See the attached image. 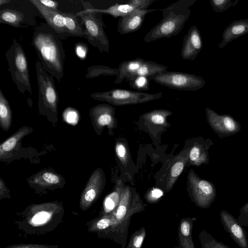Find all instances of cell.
<instances>
[{"label": "cell", "instance_id": "42", "mask_svg": "<svg viewBox=\"0 0 248 248\" xmlns=\"http://www.w3.org/2000/svg\"><path fill=\"white\" fill-rule=\"evenodd\" d=\"M65 120L69 123H74L76 122L78 119L77 112L70 108L65 110L64 113Z\"/></svg>", "mask_w": 248, "mask_h": 248}, {"label": "cell", "instance_id": "14", "mask_svg": "<svg viewBox=\"0 0 248 248\" xmlns=\"http://www.w3.org/2000/svg\"><path fill=\"white\" fill-rule=\"evenodd\" d=\"M220 219L224 229L231 239L240 248H248V239L246 232L232 215L223 210L219 213Z\"/></svg>", "mask_w": 248, "mask_h": 248}, {"label": "cell", "instance_id": "46", "mask_svg": "<svg viewBox=\"0 0 248 248\" xmlns=\"http://www.w3.org/2000/svg\"><path fill=\"white\" fill-rule=\"evenodd\" d=\"M10 0H0V5L7 4L10 2Z\"/></svg>", "mask_w": 248, "mask_h": 248}, {"label": "cell", "instance_id": "27", "mask_svg": "<svg viewBox=\"0 0 248 248\" xmlns=\"http://www.w3.org/2000/svg\"><path fill=\"white\" fill-rule=\"evenodd\" d=\"M61 181L62 177L56 173L42 171L36 174L31 180V183L43 187H50L60 184Z\"/></svg>", "mask_w": 248, "mask_h": 248}, {"label": "cell", "instance_id": "2", "mask_svg": "<svg viewBox=\"0 0 248 248\" xmlns=\"http://www.w3.org/2000/svg\"><path fill=\"white\" fill-rule=\"evenodd\" d=\"M63 214V206L58 202L32 204L20 214L16 223L26 233L43 234L54 229L61 221Z\"/></svg>", "mask_w": 248, "mask_h": 248}, {"label": "cell", "instance_id": "35", "mask_svg": "<svg viewBox=\"0 0 248 248\" xmlns=\"http://www.w3.org/2000/svg\"><path fill=\"white\" fill-rule=\"evenodd\" d=\"M237 2L238 0L232 2L231 0H210V4L215 12L223 13L235 5Z\"/></svg>", "mask_w": 248, "mask_h": 248}, {"label": "cell", "instance_id": "21", "mask_svg": "<svg viewBox=\"0 0 248 248\" xmlns=\"http://www.w3.org/2000/svg\"><path fill=\"white\" fill-rule=\"evenodd\" d=\"M172 112L165 109H156L141 115L140 120L150 125H159L165 127L170 126L167 118L171 115Z\"/></svg>", "mask_w": 248, "mask_h": 248}, {"label": "cell", "instance_id": "31", "mask_svg": "<svg viewBox=\"0 0 248 248\" xmlns=\"http://www.w3.org/2000/svg\"><path fill=\"white\" fill-rule=\"evenodd\" d=\"M113 220L111 214L104 215L87 223L90 232H99L112 226Z\"/></svg>", "mask_w": 248, "mask_h": 248}, {"label": "cell", "instance_id": "38", "mask_svg": "<svg viewBox=\"0 0 248 248\" xmlns=\"http://www.w3.org/2000/svg\"><path fill=\"white\" fill-rule=\"evenodd\" d=\"M58 245L18 244L8 246L5 248H58Z\"/></svg>", "mask_w": 248, "mask_h": 248}, {"label": "cell", "instance_id": "6", "mask_svg": "<svg viewBox=\"0 0 248 248\" xmlns=\"http://www.w3.org/2000/svg\"><path fill=\"white\" fill-rule=\"evenodd\" d=\"M38 90V106L43 111L56 114L59 103V94L55 86L53 77L43 68L40 62L35 63Z\"/></svg>", "mask_w": 248, "mask_h": 248}, {"label": "cell", "instance_id": "45", "mask_svg": "<svg viewBox=\"0 0 248 248\" xmlns=\"http://www.w3.org/2000/svg\"><path fill=\"white\" fill-rule=\"evenodd\" d=\"M0 180V199L1 200L5 198V194L8 193V189L3 180L1 178Z\"/></svg>", "mask_w": 248, "mask_h": 248}, {"label": "cell", "instance_id": "30", "mask_svg": "<svg viewBox=\"0 0 248 248\" xmlns=\"http://www.w3.org/2000/svg\"><path fill=\"white\" fill-rule=\"evenodd\" d=\"M193 219H185L181 222L179 238L183 248H195L191 231Z\"/></svg>", "mask_w": 248, "mask_h": 248}, {"label": "cell", "instance_id": "29", "mask_svg": "<svg viewBox=\"0 0 248 248\" xmlns=\"http://www.w3.org/2000/svg\"><path fill=\"white\" fill-rule=\"evenodd\" d=\"M12 113L8 101L0 89V124L1 128L6 131L11 127Z\"/></svg>", "mask_w": 248, "mask_h": 248}, {"label": "cell", "instance_id": "18", "mask_svg": "<svg viewBox=\"0 0 248 248\" xmlns=\"http://www.w3.org/2000/svg\"><path fill=\"white\" fill-rule=\"evenodd\" d=\"M207 120L211 126L217 132L232 134L237 132L238 125L236 121L228 115H219L210 108L205 109Z\"/></svg>", "mask_w": 248, "mask_h": 248}, {"label": "cell", "instance_id": "37", "mask_svg": "<svg viewBox=\"0 0 248 248\" xmlns=\"http://www.w3.org/2000/svg\"><path fill=\"white\" fill-rule=\"evenodd\" d=\"M146 232L144 228L136 232L129 242L127 248H140L145 237Z\"/></svg>", "mask_w": 248, "mask_h": 248}, {"label": "cell", "instance_id": "17", "mask_svg": "<svg viewBox=\"0 0 248 248\" xmlns=\"http://www.w3.org/2000/svg\"><path fill=\"white\" fill-rule=\"evenodd\" d=\"M156 10H137L125 16L120 18L117 25L118 32L124 35L137 31L141 28L146 14Z\"/></svg>", "mask_w": 248, "mask_h": 248}, {"label": "cell", "instance_id": "26", "mask_svg": "<svg viewBox=\"0 0 248 248\" xmlns=\"http://www.w3.org/2000/svg\"><path fill=\"white\" fill-rule=\"evenodd\" d=\"M32 131V129L30 127L23 126L3 142L0 145V157H2L6 153L12 151L18 142Z\"/></svg>", "mask_w": 248, "mask_h": 248}, {"label": "cell", "instance_id": "8", "mask_svg": "<svg viewBox=\"0 0 248 248\" xmlns=\"http://www.w3.org/2000/svg\"><path fill=\"white\" fill-rule=\"evenodd\" d=\"M81 19L84 28L85 38L90 45L96 47L100 52H109V42L105 31V25L103 21L102 14L96 13L77 15Z\"/></svg>", "mask_w": 248, "mask_h": 248}, {"label": "cell", "instance_id": "40", "mask_svg": "<svg viewBox=\"0 0 248 248\" xmlns=\"http://www.w3.org/2000/svg\"><path fill=\"white\" fill-rule=\"evenodd\" d=\"M156 0H129L127 3L136 7L138 10H144L148 8Z\"/></svg>", "mask_w": 248, "mask_h": 248}, {"label": "cell", "instance_id": "10", "mask_svg": "<svg viewBox=\"0 0 248 248\" xmlns=\"http://www.w3.org/2000/svg\"><path fill=\"white\" fill-rule=\"evenodd\" d=\"M186 190L191 199L202 208L209 207L216 195L213 185L208 181L201 179L192 169L187 176Z\"/></svg>", "mask_w": 248, "mask_h": 248}, {"label": "cell", "instance_id": "7", "mask_svg": "<svg viewBox=\"0 0 248 248\" xmlns=\"http://www.w3.org/2000/svg\"><path fill=\"white\" fill-rule=\"evenodd\" d=\"M189 145L168 159L155 175L156 186L166 192L170 191L187 165Z\"/></svg>", "mask_w": 248, "mask_h": 248}, {"label": "cell", "instance_id": "36", "mask_svg": "<svg viewBox=\"0 0 248 248\" xmlns=\"http://www.w3.org/2000/svg\"><path fill=\"white\" fill-rule=\"evenodd\" d=\"M129 84L139 91H148L149 88L148 78L143 76L135 77L129 81Z\"/></svg>", "mask_w": 248, "mask_h": 248}, {"label": "cell", "instance_id": "13", "mask_svg": "<svg viewBox=\"0 0 248 248\" xmlns=\"http://www.w3.org/2000/svg\"><path fill=\"white\" fill-rule=\"evenodd\" d=\"M90 115L96 133L101 135L105 127L109 130L117 126L115 108L108 103L97 105L90 110Z\"/></svg>", "mask_w": 248, "mask_h": 248}, {"label": "cell", "instance_id": "44", "mask_svg": "<svg viewBox=\"0 0 248 248\" xmlns=\"http://www.w3.org/2000/svg\"><path fill=\"white\" fill-rule=\"evenodd\" d=\"M42 5L55 11H58L59 3L51 0H38Z\"/></svg>", "mask_w": 248, "mask_h": 248}, {"label": "cell", "instance_id": "23", "mask_svg": "<svg viewBox=\"0 0 248 248\" xmlns=\"http://www.w3.org/2000/svg\"><path fill=\"white\" fill-rule=\"evenodd\" d=\"M168 67L163 64L155 62L144 60L141 65L136 72L126 79L129 81L135 77L143 76L151 78L159 74L167 71Z\"/></svg>", "mask_w": 248, "mask_h": 248}, {"label": "cell", "instance_id": "24", "mask_svg": "<svg viewBox=\"0 0 248 248\" xmlns=\"http://www.w3.org/2000/svg\"><path fill=\"white\" fill-rule=\"evenodd\" d=\"M189 146L187 165L199 166L205 163L207 159V155L203 143L196 140Z\"/></svg>", "mask_w": 248, "mask_h": 248}, {"label": "cell", "instance_id": "43", "mask_svg": "<svg viewBox=\"0 0 248 248\" xmlns=\"http://www.w3.org/2000/svg\"><path fill=\"white\" fill-rule=\"evenodd\" d=\"M87 45L83 43H77L76 45L77 55L80 59H85L87 52Z\"/></svg>", "mask_w": 248, "mask_h": 248}, {"label": "cell", "instance_id": "15", "mask_svg": "<svg viewBox=\"0 0 248 248\" xmlns=\"http://www.w3.org/2000/svg\"><path fill=\"white\" fill-rule=\"evenodd\" d=\"M30 1L36 7L46 23L61 39H66L69 37L65 29L64 17L61 11H55L45 7L38 0H30Z\"/></svg>", "mask_w": 248, "mask_h": 248}, {"label": "cell", "instance_id": "20", "mask_svg": "<svg viewBox=\"0 0 248 248\" xmlns=\"http://www.w3.org/2000/svg\"><path fill=\"white\" fill-rule=\"evenodd\" d=\"M145 60L137 58L128 61H123L120 63L114 84H120L124 79H128L139 69Z\"/></svg>", "mask_w": 248, "mask_h": 248}, {"label": "cell", "instance_id": "34", "mask_svg": "<svg viewBox=\"0 0 248 248\" xmlns=\"http://www.w3.org/2000/svg\"><path fill=\"white\" fill-rule=\"evenodd\" d=\"M116 154L121 163L124 166L127 164L129 159V151L125 141H117L115 144Z\"/></svg>", "mask_w": 248, "mask_h": 248}, {"label": "cell", "instance_id": "3", "mask_svg": "<svg viewBox=\"0 0 248 248\" xmlns=\"http://www.w3.org/2000/svg\"><path fill=\"white\" fill-rule=\"evenodd\" d=\"M197 0H179L162 9L163 18L145 35L144 40L150 43L177 35L184 27L191 13L190 7Z\"/></svg>", "mask_w": 248, "mask_h": 248}, {"label": "cell", "instance_id": "22", "mask_svg": "<svg viewBox=\"0 0 248 248\" xmlns=\"http://www.w3.org/2000/svg\"><path fill=\"white\" fill-rule=\"evenodd\" d=\"M125 185L121 179H118L112 191L105 198L103 202L104 215H108L117 207L122 193Z\"/></svg>", "mask_w": 248, "mask_h": 248}, {"label": "cell", "instance_id": "16", "mask_svg": "<svg viewBox=\"0 0 248 248\" xmlns=\"http://www.w3.org/2000/svg\"><path fill=\"white\" fill-rule=\"evenodd\" d=\"M202 40L196 26H192L184 37L181 51L182 58L186 60H194L202 48Z\"/></svg>", "mask_w": 248, "mask_h": 248}, {"label": "cell", "instance_id": "11", "mask_svg": "<svg viewBox=\"0 0 248 248\" xmlns=\"http://www.w3.org/2000/svg\"><path fill=\"white\" fill-rule=\"evenodd\" d=\"M143 203L139 193L136 189L128 185H125L122 193L119 204L111 214L113 223L112 226L121 223L130 213L141 209Z\"/></svg>", "mask_w": 248, "mask_h": 248}, {"label": "cell", "instance_id": "25", "mask_svg": "<svg viewBox=\"0 0 248 248\" xmlns=\"http://www.w3.org/2000/svg\"><path fill=\"white\" fill-rule=\"evenodd\" d=\"M61 12L64 17V25L69 37H85L84 28L79 23L76 15L61 11Z\"/></svg>", "mask_w": 248, "mask_h": 248}, {"label": "cell", "instance_id": "41", "mask_svg": "<svg viewBox=\"0 0 248 248\" xmlns=\"http://www.w3.org/2000/svg\"><path fill=\"white\" fill-rule=\"evenodd\" d=\"M162 191L159 188H153L147 192L146 197L149 202H154L160 199L163 196Z\"/></svg>", "mask_w": 248, "mask_h": 248}, {"label": "cell", "instance_id": "5", "mask_svg": "<svg viewBox=\"0 0 248 248\" xmlns=\"http://www.w3.org/2000/svg\"><path fill=\"white\" fill-rule=\"evenodd\" d=\"M163 94V92L153 93L113 89L106 92L93 93L90 96L93 99L106 102L111 105L122 106L142 104L158 99L162 97Z\"/></svg>", "mask_w": 248, "mask_h": 248}, {"label": "cell", "instance_id": "28", "mask_svg": "<svg viewBox=\"0 0 248 248\" xmlns=\"http://www.w3.org/2000/svg\"><path fill=\"white\" fill-rule=\"evenodd\" d=\"M24 16L22 12L17 10L3 9L0 11V23L19 28L24 20Z\"/></svg>", "mask_w": 248, "mask_h": 248}, {"label": "cell", "instance_id": "33", "mask_svg": "<svg viewBox=\"0 0 248 248\" xmlns=\"http://www.w3.org/2000/svg\"><path fill=\"white\" fill-rule=\"evenodd\" d=\"M199 238L202 248H230L227 245L216 240L204 230L201 232Z\"/></svg>", "mask_w": 248, "mask_h": 248}, {"label": "cell", "instance_id": "1", "mask_svg": "<svg viewBox=\"0 0 248 248\" xmlns=\"http://www.w3.org/2000/svg\"><path fill=\"white\" fill-rule=\"evenodd\" d=\"M32 45L44 69L61 82L66 57L61 39L46 23H43L34 31Z\"/></svg>", "mask_w": 248, "mask_h": 248}, {"label": "cell", "instance_id": "19", "mask_svg": "<svg viewBox=\"0 0 248 248\" xmlns=\"http://www.w3.org/2000/svg\"><path fill=\"white\" fill-rule=\"evenodd\" d=\"M248 33V18L234 20L224 30L222 41L218 45L222 48L228 44L239 37Z\"/></svg>", "mask_w": 248, "mask_h": 248}, {"label": "cell", "instance_id": "39", "mask_svg": "<svg viewBox=\"0 0 248 248\" xmlns=\"http://www.w3.org/2000/svg\"><path fill=\"white\" fill-rule=\"evenodd\" d=\"M237 220L243 226H248V202L240 209Z\"/></svg>", "mask_w": 248, "mask_h": 248}, {"label": "cell", "instance_id": "4", "mask_svg": "<svg viewBox=\"0 0 248 248\" xmlns=\"http://www.w3.org/2000/svg\"><path fill=\"white\" fill-rule=\"evenodd\" d=\"M5 55L8 71L18 90L22 93L28 92L32 95L27 58L22 46L16 39Z\"/></svg>", "mask_w": 248, "mask_h": 248}, {"label": "cell", "instance_id": "12", "mask_svg": "<svg viewBox=\"0 0 248 248\" xmlns=\"http://www.w3.org/2000/svg\"><path fill=\"white\" fill-rule=\"evenodd\" d=\"M106 184L105 173L101 168L95 170L91 174L80 196L79 205L86 211L97 200Z\"/></svg>", "mask_w": 248, "mask_h": 248}, {"label": "cell", "instance_id": "32", "mask_svg": "<svg viewBox=\"0 0 248 248\" xmlns=\"http://www.w3.org/2000/svg\"><path fill=\"white\" fill-rule=\"evenodd\" d=\"M118 69L104 65H95L88 68L87 78H94L100 75L117 76Z\"/></svg>", "mask_w": 248, "mask_h": 248}, {"label": "cell", "instance_id": "9", "mask_svg": "<svg viewBox=\"0 0 248 248\" xmlns=\"http://www.w3.org/2000/svg\"><path fill=\"white\" fill-rule=\"evenodd\" d=\"M150 78L161 85L183 91H195L202 88L205 84L202 77L181 72L166 71Z\"/></svg>", "mask_w": 248, "mask_h": 248}]
</instances>
